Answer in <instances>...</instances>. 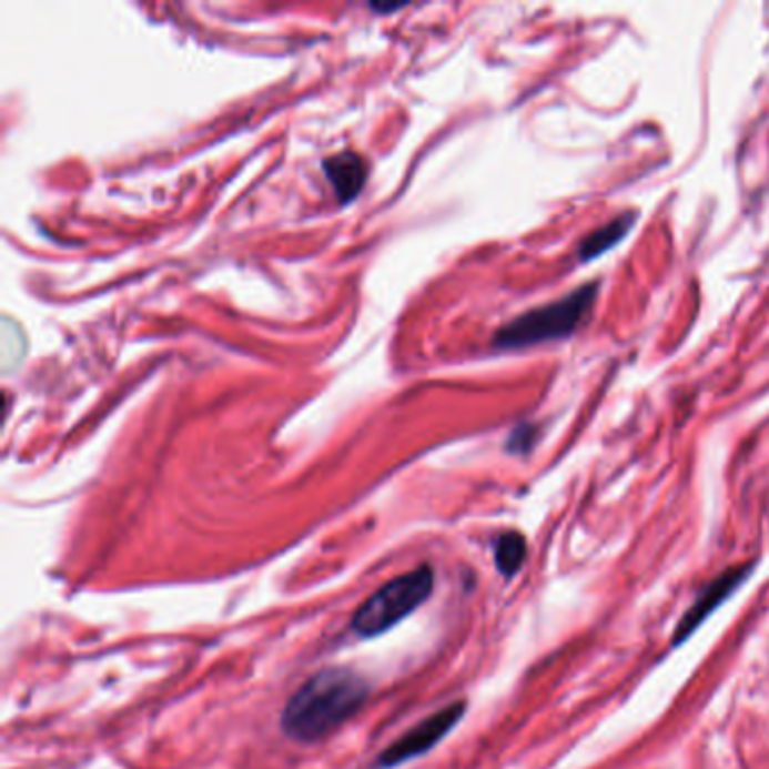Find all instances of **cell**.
<instances>
[{
    "label": "cell",
    "instance_id": "cell-1",
    "mask_svg": "<svg viewBox=\"0 0 769 769\" xmlns=\"http://www.w3.org/2000/svg\"><path fill=\"white\" fill-rule=\"evenodd\" d=\"M368 697L371 684L364 675L347 666H327L287 699L280 727L296 742H318L353 720Z\"/></svg>",
    "mask_w": 769,
    "mask_h": 769
},
{
    "label": "cell",
    "instance_id": "cell-2",
    "mask_svg": "<svg viewBox=\"0 0 769 769\" xmlns=\"http://www.w3.org/2000/svg\"><path fill=\"white\" fill-rule=\"evenodd\" d=\"M596 299L598 283H587L563 299L517 316L495 334L493 345L499 350H519L567 338L591 314Z\"/></svg>",
    "mask_w": 769,
    "mask_h": 769
},
{
    "label": "cell",
    "instance_id": "cell-3",
    "mask_svg": "<svg viewBox=\"0 0 769 769\" xmlns=\"http://www.w3.org/2000/svg\"><path fill=\"white\" fill-rule=\"evenodd\" d=\"M434 583L436 576L429 565L393 578L357 607L353 620H350V629L360 639H375L388 633L429 600Z\"/></svg>",
    "mask_w": 769,
    "mask_h": 769
},
{
    "label": "cell",
    "instance_id": "cell-4",
    "mask_svg": "<svg viewBox=\"0 0 769 769\" xmlns=\"http://www.w3.org/2000/svg\"><path fill=\"white\" fill-rule=\"evenodd\" d=\"M463 716H465V702H454L432 714L423 722H417L382 751V756L375 762L377 769H393L406 760L425 756L463 720Z\"/></svg>",
    "mask_w": 769,
    "mask_h": 769
},
{
    "label": "cell",
    "instance_id": "cell-5",
    "mask_svg": "<svg viewBox=\"0 0 769 769\" xmlns=\"http://www.w3.org/2000/svg\"><path fill=\"white\" fill-rule=\"evenodd\" d=\"M751 574V565H740V567H731L727 569L725 574H720L714 583H709L702 594H699L695 598V603L690 605V609L684 614V618L679 620L677 629H675V637H672V644H684L695 629L702 625V620L720 605L725 603L738 587L740 583Z\"/></svg>",
    "mask_w": 769,
    "mask_h": 769
},
{
    "label": "cell",
    "instance_id": "cell-6",
    "mask_svg": "<svg viewBox=\"0 0 769 769\" xmlns=\"http://www.w3.org/2000/svg\"><path fill=\"white\" fill-rule=\"evenodd\" d=\"M323 170L341 201L355 199L368 179V163L355 152H341L336 156H330L323 163Z\"/></svg>",
    "mask_w": 769,
    "mask_h": 769
},
{
    "label": "cell",
    "instance_id": "cell-7",
    "mask_svg": "<svg viewBox=\"0 0 769 769\" xmlns=\"http://www.w3.org/2000/svg\"><path fill=\"white\" fill-rule=\"evenodd\" d=\"M635 224H637V213H627V215H618L609 224L596 229L594 233H589L580 242L578 260L580 262H591V260L600 257L603 253L614 249L618 242H623L625 235L635 229Z\"/></svg>",
    "mask_w": 769,
    "mask_h": 769
},
{
    "label": "cell",
    "instance_id": "cell-8",
    "mask_svg": "<svg viewBox=\"0 0 769 769\" xmlns=\"http://www.w3.org/2000/svg\"><path fill=\"white\" fill-rule=\"evenodd\" d=\"M526 559V539L524 535H519L517 530H508L504 535H499L497 544H495V563L497 569L506 576L513 578Z\"/></svg>",
    "mask_w": 769,
    "mask_h": 769
},
{
    "label": "cell",
    "instance_id": "cell-9",
    "mask_svg": "<svg viewBox=\"0 0 769 769\" xmlns=\"http://www.w3.org/2000/svg\"><path fill=\"white\" fill-rule=\"evenodd\" d=\"M539 436V429L530 423H524L519 425L513 434H510V441H508V452L513 454H528L533 447H535V441Z\"/></svg>",
    "mask_w": 769,
    "mask_h": 769
}]
</instances>
